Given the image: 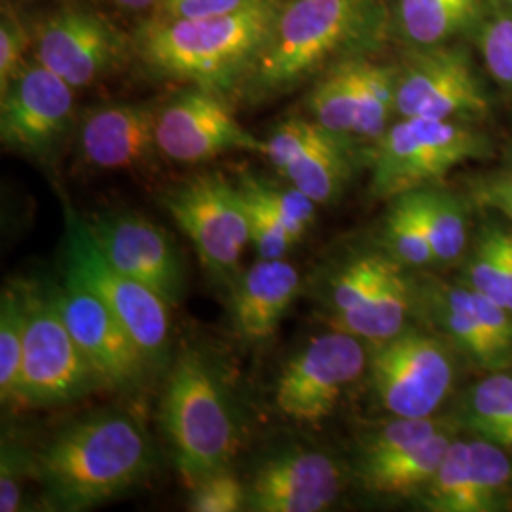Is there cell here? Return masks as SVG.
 I'll return each instance as SVG.
<instances>
[{"label":"cell","mask_w":512,"mask_h":512,"mask_svg":"<svg viewBox=\"0 0 512 512\" xmlns=\"http://www.w3.org/2000/svg\"><path fill=\"white\" fill-rule=\"evenodd\" d=\"M128 38L109 19L84 6H65L35 31V59L69 86L86 88L116 71L128 55Z\"/></svg>","instance_id":"14"},{"label":"cell","mask_w":512,"mask_h":512,"mask_svg":"<svg viewBox=\"0 0 512 512\" xmlns=\"http://www.w3.org/2000/svg\"><path fill=\"white\" fill-rule=\"evenodd\" d=\"M387 31L384 0H283L239 92H291L340 59L370 55Z\"/></svg>","instance_id":"1"},{"label":"cell","mask_w":512,"mask_h":512,"mask_svg":"<svg viewBox=\"0 0 512 512\" xmlns=\"http://www.w3.org/2000/svg\"><path fill=\"white\" fill-rule=\"evenodd\" d=\"M473 198L478 205L512 220V167L501 169L473 184Z\"/></svg>","instance_id":"41"},{"label":"cell","mask_w":512,"mask_h":512,"mask_svg":"<svg viewBox=\"0 0 512 512\" xmlns=\"http://www.w3.org/2000/svg\"><path fill=\"white\" fill-rule=\"evenodd\" d=\"M418 497L425 511L475 512L471 440H452L437 473L427 482Z\"/></svg>","instance_id":"27"},{"label":"cell","mask_w":512,"mask_h":512,"mask_svg":"<svg viewBox=\"0 0 512 512\" xmlns=\"http://www.w3.org/2000/svg\"><path fill=\"white\" fill-rule=\"evenodd\" d=\"M65 272L76 275L145 353L150 365H162L169 349V304L133 277L116 270L97 247L88 220L65 203Z\"/></svg>","instance_id":"7"},{"label":"cell","mask_w":512,"mask_h":512,"mask_svg":"<svg viewBox=\"0 0 512 512\" xmlns=\"http://www.w3.org/2000/svg\"><path fill=\"white\" fill-rule=\"evenodd\" d=\"M414 298V310L421 308L425 311L431 323L478 365L497 368L507 363L511 353L497 344L467 306L463 285H444L435 281L425 285L414 283Z\"/></svg>","instance_id":"21"},{"label":"cell","mask_w":512,"mask_h":512,"mask_svg":"<svg viewBox=\"0 0 512 512\" xmlns=\"http://www.w3.org/2000/svg\"><path fill=\"white\" fill-rule=\"evenodd\" d=\"M344 486V473L329 454L287 450L264 461L247 486V511L319 512Z\"/></svg>","instance_id":"18"},{"label":"cell","mask_w":512,"mask_h":512,"mask_svg":"<svg viewBox=\"0 0 512 512\" xmlns=\"http://www.w3.org/2000/svg\"><path fill=\"white\" fill-rule=\"evenodd\" d=\"M490 112V99L473 57L461 44L408 50L397 76L399 118L478 120Z\"/></svg>","instance_id":"10"},{"label":"cell","mask_w":512,"mask_h":512,"mask_svg":"<svg viewBox=\"0 0 512 512\" xmlns=\"http://www.w3.org/2000/svg\"><path fill=\"white\" fill-rule=\"evenodd\" d=\"M120 8L129 10V12H156L160 6V0H112Z\"/></svg>","instance_id":"43"},{"label":"cell","mask_w":512,"mask_h":512,"mask_svg":"<svg viewBox=\"0 0 512 512\" xmlns=\"http://www.w3.org/2000/svg\"><path fill=\"white\" fill-rule=\"evenodd\" d=\"M86 220L97 247L116 270L143 283L169 308L183 302V258L165 230L137 213H107Z\"/></svg>","instance_id":"17"},{"label":"cell","mask_w":512,"mask_h":512,"mask_svg":"<svg viewBox=\"0 0 512 512\" xmlns=\"http://www.w3.org/2000/svg\"><path fill=\"white\" fill-rule=\"evenodd\" d=\"M158 107L110 103L86 112L78 128L80 158L95 169H141L160 156L156 143Z\"/></svg>","instance_id":"19"},{"label":"cell","mask_w":512,"mask_h":512,"mask_svg":"<svg viewBox=\"0 0 512 512\" xmlns=\"http://www.w3.org/2000/svg\"><path fill=\"white\" fill-rule=\"evenodd\" d=\"M365 368L361 338L336 329L315 336L283 366L275 384V406L298 423L327 420Z\"/></svg>","instance_id":"9"},{"label":"cell","mask_w":512,"mask_h":512,"mask_svg":"<svg viewBox=\"0 0 512 512\" xmlns=\"http://www.w3.org/2000/svg\"><path fill=\"white\" fill-rule=\"evenodd\" d=\"M283 0H256L217 18L150 16L133 37V50L154 73L226 93L241 88Z\"/></svg>","instance_id":"3"},{"label":"cell","mask_w":512,"mask_h":512,"mask_svg":"<svg viewBox=\"0 0 512 512\" xmlns=\"http://www.w3.org/2000/svg\"><path fill=\"white\" fill-rule=\"evenodd\" d=\"M238 186L247 207L251 245L255 247L256 255L266 260L285 258L298 241L266 203L245 186L239 183Z\"/></svg>","instance_id":"35"},{"label":"cell","mask_w":512,"mask_h":512,"mask_svg":"<svg viewBox=\"0 0 512 512\" xmlns=\"http://www.w3.org/2000/svg\"><path fill=\"white\" fill-rule=\"evenodd\" d=\"M264 156L287 183L317 205L336 202L353 173L348 137L300 116L279 122L268 133Z\"/></svg>","instance_id":"16"},{"label":"cell","mask_w":512,"mask_h":512,"mask_svg":"<svg viewBox=\"0 0 512 512\" xmlns=\"http://www.w3.org/2000/svg\"><path fill=\"white\" fill-rule=\"evenodd\" d=\"M25 473L33 475V456L4 440L0 461V511L16 512L21 509V480Z\"/></svg>","instance_id":"39"},{"label":"cell","mask_w":512,"mask_h":512,"mask_svg":"<svg viewBox=\"0 0 512 512\" xmlns=\"http://www.w3.org/2000/svg\"><path fill=\"white\" fill-rule=\"evenodd\" d=\"M465 425L492 440L512 420V376L494 374L473 387L465 399Z\"/></svg>","instance_id":"33"},{"label":"cell","mask_w":512,"mask_h":512,"mask_svg":"<svg viewBox=\"0 0 512 512\" xmlns=\"http://www.w3.org/2000/svg\"><path fill=\"white\" fill-rule=\"evenodd\" d=\"M162 203L209 274L217 279L236 274L251 245L247 207L236 181L222 173L194 175L167 190Z\"/></svg>","instance_id":"8"},{"label":"cell","mask_w":512,"mask_h":512,"mask_svg":"<svg viewBox=\"0 0 512 512\" xmlns=\"http://www.w3.org/2000/svg\"><path fill=\"white\" fill-rule=\"evenodd\" d=\"M154 463L147 431L122 412H101L57 431L33 456V476L59 511H88L126 494Z\"/></svg>","instance_id":"2"},{"label":"cell","mask_w":512,"mask_h":512,"mask_svg":"<svg viewBox=\"0 0 512 512\" xmlns=\"http://www.w3.org/2000/svg\"><path fill=\"white\" fill-rule=\"evenodd\" d=\"M370 370L380 403L395 418L433 416L456 376L446 344L408 329L378 344Z\"/></svg>","instance_id":"11"},{"label":"cell","mask_w":512,"mask_h":512,"mask_svg":"<svg viewBox=\"0 0 512 512\" xmlns=\"http://www.w3.org/2000/svg\"><path fill=\"white\" fill-rule=\"evenodd\" d=\"M463 285L509 310L511 293H509L503 256L499 249L497 224H488L480 230V236L476 238L475 247L465 264Z\"/></svg>","instance_id":"32"},{"label":"cell","mask_w":512,"mask_h":512,"mask_svg":"<svg viewBox=\"0 0 512 512\" xmlns=\"http://www.w3.org/2000/svg\"><path fill=\"white\" fill-rule=\"evenodd\" d=\"M74 116V88L37 59L27 61L0 93V141L21 156L48 160Z\"/></svg>","instance_id":"13"},{"label":"cell","mask_w":512,"mask_h":512,"mask_svg":"<svg viewBox=\"0 0 512 512\" xmlns=\"http://www.w3.org/2000/svg\"><path fill=\"white\" fill-rule=\"evenodd\" d=\"M488 152V137L467 122L401 118L370 148V194L391 202L437 186L458 165Z\"/></svg>","instance_id":"5"},{"label":"cell","mask_w":512,"mask_h":512,"mask_svg":"<svg viewBox=\"0 0 512 512\" xmlns=\"http://www.w3.org/2000/svg\"><path fill=\"white\" fill-rule=\"evenodd\" d=\"M366 55L346 57L330 65L313 84L306 105L313 120L342 137H357L363 109Z\"/></svg>","instance_id":"24"},{"label":"cell","mask_w":512,"mask_h":512,"mask_svg":"<svg viewBox=\"0 0 512 512\" xmlns=\"http://www.w3.org/2000/svg\"><path fill=\"white\" fill-rule=\"evenodd\" d=\"M162 425L186 486L228 467L241 444L236 406L207 357L188 349L171 368Z\"/></svg>","instance_id":"4"},{"label":"cell","mask_w":512,"mask_h":512,"mask_svg":"<svg viewBox=\"0 0 512 512\" xmlns=\"http://www.w3.org/2000/svg\"><path fill=\"white\" fill-rule=\"evenodd\" d=\"M471 478L475 512L512 509V456L492 440H471Z\"/></svg>","instance_id":"28"},{"label":"cell","mask_w":512,"mask_h":512,"mask_svg":"<svg viewBox=\"0 0 512 512\" xmlns=\"http://www.w3.org/2000/svg\"><path fill=\"white\" fill-rule=\"evenodd\" d=\"M384 245L387 255L404 268H427L437 264L412 192L391 200L384 222Z\"/></svg>","instance_id":"29"},{"label":"cell","mask_w":512,"mask_h":512,"mask_svg":"<svg viewBox=\"0 0 512 512\" xmlns=\"http://www.w3.org/2000/svg\"><path fill=\"white\" fill-rule=\"evenodd\" d=\"M156 143L162 156L179 164H203L236 150L264 154V139L239 124L226 95L200 86L158 107Z\"/></svg>","instance_id":"12"},{"label":"cell","mask_w":512,"mask_h":512,"mask_svg":"<svg viewBox=\"0 0 512 512\" xmlns=\"http://www.w3.org/2000/svg\"><path fill=\"white\" fill-rule=\"evenodd\" d=\"M473 38L486 71L512 92V0H490Z\"/></svg>","instance_id":"31"},{"label":"cell","mask_w":512,"mask_h":512,"mask_svg":"<svg viewBox=\"0 0 512 512\" xmlns=\"http://www.w3.org/2000/svg\"><path fill=\"white\" fill-rule=\"evenodd\" d=\"M247 507V486L228 467L213 471L192 486V512H238Z\"/></svg>","instance_id":"37"},{"label":"cell","mask_w":512,"mask_h":512,"mask_svg":"<svg viewBox=\"0 0 512 512\" xmlns=\"http://www.w3.org/2000/svg\"><path fill=\"white\" fill-rule=\"evenodd\" d=\"M55 294L67 327L103 387L133 391L143 384L152 365L103 300L69 272Z\"/></svg>","instance_id":"15"},{"label":"cell","mask_w":512,"mask_h":512,"mask_svg":"<svg viewBox=\"0 0 512 512\" xmlns=\"http://www.w3.org/2000/svg\"><path fill=\"white\" fill-rule=\"evenodd\" d=\"M25 340L14 403L46 408L73 403L101 387L84 351L76 344L54 289L23 285Z\"/></svg>","instance_id":"6"},{"label":"cell","mask_w":512,"mask_h":512,"mask_svg":"<svg viewBox=\"0 0 512 512\" xmlns=\"http://www.w3.org/2000/svg\"><path fill=\"white\" fill-rule=\"evenodd\" d=\"M437 264L458 260L467 249L469 226L463 200L439 186L412 192Z\"/></svg>","instance_id":"26"},{"label":"cell","mask_w":512,"mask_h":512,"mask_svg":"<svg viewBox=\"0 0 512 512\" xmlns=\"http://www.w3.org/2000/svg\"><path fill=\"white\" fill-rule=\"evenodd\" d=\"M256 0H160L152 16L165 19H203L228 16L251 6Z\"/></svg>","instance_id":"40"},{"label":"cell","mask_w":512,"mask_h":512,"mask_svg":"<svg viewBox=\"0 0 512 512\" xmlns=\"http://www.w3.org/2000/svg\"><path fill=\"white\" fill-rule=\"evenodd\" d=\"M238 183L266 203L287 226L296 241L308 234L317 217V203L310 200L304 192L294 188L293 184L283 186L270 179L258 177L255 173L239 175Z\"/></svg>","instance_id":"34"},{"label":"cell","mask_w":512,"mask_h":512,"mask_svg":"<svg viewBox=\"0 0 512 512\" xmlns=\"http://www.w3.org/2000/svg\"><path fill=\"white\" fill-rule=\"evenodd\" d=\"M395 262V258L382 253L359 255L332 275L327 293L332 329H348L368 308Z\"/></svg>","instance_id":"25"},{"label":"cell","mask_w":512,"mask_h":512,"mask_svg":"<svg viewBox=\"0 0 512 512\" xmlns=\"http://www.w3.org/2000/svg\"><path fill=\"white\" fill-rule=\"evenodd\" d=\"M497 239H499V249H501L503 264H505V274H507V283H509V293H511V306H509V310L512 311V232L505 230L503 226L497 224Z\"/></svg>","instance_id":"42"},{"label":"cell","mask_w":512,"mask_h":512,"mask_svg":"<svg viewBox=\"0 0 512 512\" xmlns=\"http://www.w3.org/2000/svg\"><path fill=\"white\" fill-rule=\"evenodd\" d=\"M490 0H397L393 31L408 50H423L475 35Z\"/></svg>","instance_id":"22"},{"label":"cell","mask_w":512,"mask_h":512,"mask_svg":"<svg viewBox=\"0 0 512 512\" xmlns=\"http://www.w3.org/2000/svg\"><path fill=\"white\" fill-rule=\"evenodd\" d=\"M27 310L23 285H10L0 296V397L2 403H14L19 368L23 357Z\"/></svg>","instance_id":"30"},{"label":"cell","mask_w":512,"mask_h":512,"mask_svg":"<svg viewBox=\"0 0 512 512\" xmlns=\"http://www.w3.org/2000/svg\"><path fill=\"white\" fill-rule=\"evenodd\" d=\"M450 429V421L439 418H397L376 429L365 444L361 458H376L391 452H399L408 446L420 444L435 437L440 431Z\"/></svg>","instance_id":"36"},{"label":"cell","mask_w":512,"mask_h":512,"mask_svg":"<svg viewBox=\"0 0 512 512\" xmlns=\"http://www.w3.org/2000/svg\"><path fill=\"white\" fill-rule=\"evenodd\" d=\"M452 429L376 458H361L359 476L370 494L418 495L439 469L452 444Z\"/></svg>","instance_id":"23"},{"label":"cell","mask_w":512,"mask_h":512,"mask_svg":"<svg viewBox=\"0 0 512 512\" xmlns=\"http://www.w3.org/2000/svg\"><path fill=\"white\" fill-rule=\"evenodd\" d=\"M300 272L285 258H260L232 289L230 313L239 338L249 344L272 340L300 291Z\"/></svg>","instance_id":"20"},{"label":"cell","mask_w":512,"mask_h":512,"mask_svg":"<svg viewBox=\"0 0 512 512\" xmlns=\"http://www.w3.org/2000/svg\"><path fill=\"white\" fill-rule=\"evenodd\" d=\"M33 46V37L12 8H2L0 18V93L16 78L27 63L25 54Z\"/></svg>","instance_id":"38"},{"label":"cell","mask_w":512,"mask_h":512,"mask_svg":"<svg viewBox=\"0 0 512 512\" xmlns=\"http://www.w3.org/2000/svg\"><path fill=\"white\" fill-rule=\"evenodd\" d=\"M492 442L495 444H499L501 448H505L509 454L512 456V420L505 425V427H501L497 433H495L494 439Z\"/></svg>","instance_id":"44"}]
</instances>
